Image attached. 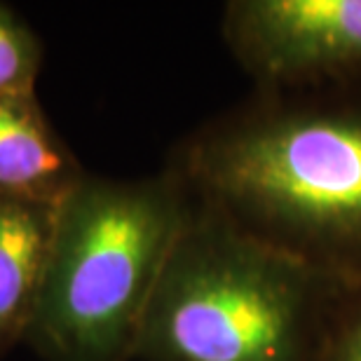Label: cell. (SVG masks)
<instances>
[{
	"mask_svg": "<svg viewBox=\"0 0 361 361\" xmlns=\"http://www.w3.org/2000/svg\"><path fill=\"white\" fill-rule=\"evenodd\" d=\"M167 164L242 233L361 286V80L254 90L180 141Z\"/></svg>",
	"mask_w": 361,
	"mask_h": 361,
	"instance_id": "obj_1",
	"label": "cell"
},
{
	"mask_svg": "<svg viewBox=\"0 0 361 361\" xmlns=\"http://www.w3.org/2000/svg\"><path fill=\"white\" fill-rule=\"evenodd\" d=\"M192 192L169 164L143 178H85L56 207L24 341L45 361H134L141 324Z\"/></svg>",
	"mask_w": 361,
	"mask_h": 361,
	"instance_id": "obj_2",
	"label": "cell"
},
{
	"mask_svg": "<svg viewBox=\"0 0 361 361\" xmlns=\"http://www.w3.org/2000/svg\"><path fill=\"white\" fill-rule=\"evenodd\" d=\"M345 284L192 195L141 324L139 361H314Z\"/></svg>",
	"mask_w": 361,
	"mask_h": 361,
	"instance_id": "obj_3",
	"label": "cell"
},
{
	"mask_svg": "<svg viewBox=\"0 0 361 361\" xmlns=\"http://www.w3.org/2000/svg\"><path fill=\"white\" fill-rule=\"evenodd\" d=\"M221 33L261 92L361 80V0H233Z\"/></svg>",
	"mask_w": 361,
	"mask_h": 361,
	"instance_id": "obj_4",
	"label": "cell"
},
{
	"mask_svg": "<svg viewBox=\"0 0 361 361\" xmlns=\"http://www.w3.org/2000/svg\"><path fill=\"white\" fill-rule=\"evenodd\" d=\"M85 174L35 94L0 97V200L59 207Z\"/></svg>",
	"mask_w": 361,
	"mask_h": 361,
	"instance_id": "obj_5",
	"label": "cell"
},
{
	"mask_svg": "<svg viewBox=\"0 0 361 361\" xmlns=\"http://www.w3.org/2000/svg\"><path fill=\"white\" fill-rule=\"evenodd\" d=\"M56 207L0 200V357L26 338L52 242Z\"/></svg>",
	"mask_w": 361,
	"mask_h": 361,
	"instance_id": "obj_6",
	"label": "cell"
},
{
	"mask_svg": "<svg viewBox=\"0 0 361 361\" xmlns=\"http://www.w3.org/2000/svg\"><path fill=\"white\" fill-rule=\"evenodd\" d=\"M42 45L33 28L0 3V97L35 94Z\"/></svg>",
	"mask_w": 361,
	"mask_h": 361,
	"instance_id": "obj_7",
	"label": "cell"
},
{
	"mask_svg": "<svg viewBox=\"0 0 361 361\" xmlns=\"http://www.w3.org/2000/svg\"><path fill=\"white\" fill-rule=\"evenodd\" d=\"M314 361H361V286H348L336 302Z\"/></svg>",
	"mask_w": 361,
	"mask_h": 361,
	"instance_id": "obj_8",
	"label": "cell"
}]
</instances>
